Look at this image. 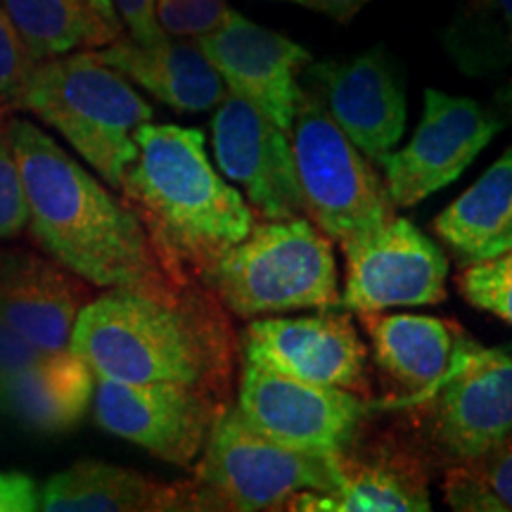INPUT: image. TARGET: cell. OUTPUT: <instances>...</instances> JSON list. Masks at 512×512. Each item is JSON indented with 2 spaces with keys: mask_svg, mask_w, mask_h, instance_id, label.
<instances>
[{
  "mask_svg": "<svg viewBox=\"0 0 512 512\" xmlns=\"http://www.w3.org/2000/svg\"><path fill=\"white\" fill-rule=\"evenodd\" d=\"M34 240L67 271L105 290L169 294L183 287L159 264L136 211L27 119L8 121ZM188 285V283H185Z\"/></svg>",
  "mask_w": 512,
  "mask_h": 512,
  "instance_id": "1",
  "label": "cell"
},
{
  "mask_svg": "<svg viewBox=\"0 0 512 512\" xmlns=\"http://www.w3.org/2000/svg\"><path fill=\"white\" fill-rule=\"evenodd\" d=\"M69 349L98 380L190 384L230 403L235 335L204 283L169 294L110 290L83 304Z\"/></svg>",
  "mask_w": 512,
  "mask_h": 512,
  "instance_id": "2",
  "label": "cell"
},
{
  "mask_svg": "<svg viewBox=\"0 0 512 512\" xmlns=\"http://www.w3.org/2000/svg\"><path fill=\"white\" fill-rule=\"evenodd\" d=\"M121 192L136 211L159 264L176 283H204L254 226L249 204L209 162L200 128L147 124Z\"/></svg>",
  "mask_w": 512,
  "mask_h": 512,
  "instance_id": "3",
  "label": "cell"
},
{
  "mask_svg": "<svg viewBox=\"0 0 512 512\" xmlns=\"http://www.w3.org/2000/svg\"><path fill=\"white\" fill-rule=\"evenodd\" d=\"M8 102L57 128L117 190L138 157V126L155 114L126 76L102 62L95 50L36 62Z\"/></svg>",
  "mask_w": 512,
  "mask_h": 512,
  "instance_id": "4",
  "label": "cell"
},
{
  "mask_svg": "<svg viewBox=\"0 0 512 512\" xmlns=\"http://www.w3.org/2000/svg\"><path fill=\"white\" fill-rule=\"evenodd\" d=\"M207 285L240 318L332 309L342 297L332 240L306 216L254 223L221 256Z\"/></svg>",
  "mask_w": 512,
  "mask_h": 512,
  "instance_id": "5",
  "label": "cell"
},
{
  "mask_svg": "<svg viewBox=\"0 0 512 512\" xmlns=\"http://www.w3.org/2000/svg\"><path fill=\"white\" fill-rule=\"evenodd\" d=\"M403 415L401 427L434 467L482 456L512 434V356L467 339L456 363L425 394L370 403Z\"/></svg>",
  "mask_w": 512,
  "mask_h": 512,
  "instance_id": "6",
  "label": "cell"
},
{
  "mask_svg": "<svg viewBox=\"0 0 512 512\" xmlns=\"http://www.w3.org/2000/svg\"><path fill=\"white\" fill-rule=\"evenodd\" d=\"M192 467L200 510H287L302 491L337 489L335 453L280 444L249 427L235 406L214 422L200 463Z\"/></svg>",
  "mask_w": 512,
  "mask_h": 512,
  "instance_id": "7",
  "label": "cell"
},
{
  "mask_svg": "<svg viewBox=\"0 0 512 512\" xmlns=\"http://www.w3.org/2000/svg\"><path fill=\"white\" fill-rule=\"evenodd\" d=\"M294 169L306 219L347 252L394 219V204L375 166L320 102L304 91L290 126Z\"/></svg>",
  "mask_w": 512,
  "mask_h": 512,
  "instance_id": "8",
  "label": "cell"
},
{
  "mask_svg": "<svg viewBox=\"0 0 512 512\" xmlns=\"http://www.w3.org/2000/svg\"><path fill=\"white\" fill-rule=\"evenodd\" d=\"M337 489L302 491L287 505L292 512H427L434 465L403 427H358L335 453Z\"/></svg>",
  "mask_w": 512,
  "mask_h": 512,
  "instance_id": "9",
  "label": "cell"
},
{
  "mask_svg": "<svg viewBox=\"0 0 512 512\" xmlns=\"http://www.w3.org/2000/svg\"><path fill=\"white\" fill-rule=\"evenodd\" d=\"M93 396L102 430L178 467H192L230 406L207 389L176 382L98 380Z\"/></svg>",
  "mask_w": 512,
  "mask_h": 512,
  "instance_id": "10",
  "label": "cell"
},
{
  "mask_svg": "<svg viewBox=\"0 0 512 512\" xmlns=\"http://www.w3.org/2000/svg\"><path fill=\"white\" fill-rule=\"evenodd\" d=\"M238 413L249 427L280 444L339 453L370 411L368 399L347 389L318 387L242 361Z\"/></svg>",
  "mask_w": 512,
  "mask_h": 512,
  "instance_id": "11",
  "label": "cell"
},
{
  "mask_svg": "<svg viewBox=\"0 0 512 512\" xmlns=\"http://www.w3.org/2000/svg\"><path fill=\"white\" fill-rule=\"evenodd\" d=\"M242 361L318 387H337L370 401L368 349L349 313L252 320L240 335Z\"/></svg>",
  "mask_w": 512,
  "mask_h": 512,
  "instance_id": "12",
  "label": "cell"
},
{
  "mask_svg": "<svg viewBox=\"0 0 512 512\" xmlns=\"http://www.w3.org/2000/svg\"><path fill=\"white\" fill-rule=\"evenodd\" d=\"M501 121L470 98L425 91V114L411 143L384 159V185L394 207H415L451 185L501 131Z\"/></svg>",
  "mask_w": 512,
  "mask_h": 512,
  "instance_id": "13",
  "label": "cell"
},
{
  "mask_svg": "<svg viewBox=\"0 0 512 512\" xmlns=\"http://www.w3.org/2000/svg\"><path fill=\"white\" fill-rule=\"evenodd\" d=\"M304 76L306 93L370 162L382 166L406 131V86L394 57L377 46L347 62L309 64Z\"/></svg>",
  "mask_w": 512,
  "mask_h": 512,
  "instance_id": "14",
  "label": "cell"
},
{
  "mask_svg": "<svg viewBox=\"0 0 512 512\" xmlns=\"http://www.w3.org/2000/svg\"><path fill=\"white\" fill-rule=\"evenodd\" d=\"M211 140L221 171L245 190L247 200L268 221L306 216L285 128L228 93L211 119Z\"/></svg>",
  "mask_w": 512,
  "mask_h": 512,
  "instance_id": "15",
  "label": "cell"
},
{
  "mask_svg": "<svg viewBox=\"0 0 512 512\" xmlns=\"http://www.w3.org/2000/svg\"><path fill=\"white\" fill-rule=\"evenodd\" d=\"M344 309L366 313L392 306H427L446 299L448 259L408 219H394L347 252Z\"/></svg>",
  "mask_w": 512,
  "mask_h": 512,
  "instance_id": "16",
  "label": "cell"
},
{
  "mask_svg": "<svg viewBox=\"0 0 512 512\" xmlns=\"http://www.w3.org/2000/svg\"><path fill=\"white\" fill-rule=\"evenodd\" d=\"M197 43L228 93L252 102L256 110L290 131L304 95L299 76L311 64L309 50L233 10L219 29L200 36Z\"/></svg>",
  "mask_w": 512,
  "mask_h": 512,
  "instance_id": "17",
  "label": "cell"
},
{
  "mask_svg": "<svg viewBox=\"0 0 512 512\" xmlns=\"http://www.w3.org/2000/svg\"><path fill=\"white\" fill-rule=\"evenodd\" d=\"M86 287L55 259L0 254V318L38 351L69 349Z\"/></svg>",
  "mask_w": 512,
  "mask_h": 512,
  "instance_id": "18",
  "label": "cell"
},
{
  "mask_svg": "<svg viewBox=\"0 0 512 512\" xmlns=\"http://www.w3.org/2000/svg\"><path fill=\"white\" fill-rule=\"evenodd\" d=\"M373 342L380 373L394 384V394L384 401L413 399L432 389L467 344L458 323L432 316H384L380 311L358 313Z\"/></svg>",
  "mask_w": 512,
  "mask_h": 512,
  "instance_id": "19",
  "label": "cell"
},
{
  "mask_svg": "<svg viewBox=\"0 0 512 512\" xmlns=\"http://www.w3.org/2000/svg\"><path fill=\"white\" fill-rule=\"evenodd\" d=\"M95 55L176 112H209L228 95L197 41L164 36L155 43H138L119 36Z\"/></svg>",
  "mask_w": 512,
  "mask_h": 512,
  "instance_id": "20",
  "label": "cell"
},
{
  "mask_svg": "<svg viewBox=\"0 0 512 512\" xmlns=\"http://www.w3.org/2000/svg\"><path fill=\"white\" fill-rule=\"evenodd\" d=\"M48 512H164L200 510L192 482L166 484L126 467L81 460L41 489Z\"/></svg>",
  "mask_w": 512,
  "mask_h": 512,
  "instance_id": "21",
  "label": "cell"
},
{
  "mask_svg": "<svg viewBox=\"0 0 512 512\" xmlns=\"http://www.w3.org/2000/svg\"><path fill=\"white\" fill-rule=\"evenodd\" d=\"M95 392L91 366L72 349L46 351L0 384V413L38 432H67Z\"/></svg>",
  "mask_w": 512,
  "mask_h": 512,
  "instance_id": "22",
  "label": "cell"
},
{
  "mask_svg": "<svg viewBox=\"0 0 512 512\" xmlns=\"http://www.w3.org/2000/svg\"><path fill=\"white\" fill-rule=\"evenodd\" d=\"M434 230L465 261L489 259L512 230V147L434 219Z\"/></svg>",
  "mask_w": 512,
  "mask_h": 512,
  "instance_id": "23",
  "label": "cell"
},
{
  "mask_svg": "<svg viewBox=\"0 0 512 512\" xmlns=\"http://www.w3.org/2000/svg\"><path fill=\"white\" fill-rule=\"evenodd\" d=\"M36 62L79 48H105L121 36L88 0H0Z\"/></svg>",
  "mask_w": 512,
  "mask_h": 512,
  "instance_id": "24",
  "label": "cell"
},
{
  "mask_svg": "<svg viewBox=\"0 0 512 512\" xmlns=\"http://www.w3.org/2000/svg\"><path fill=\"white\" fill-rule=\"evenodd\" d=\"M441 48L472 79L512 69V0H463L446 29Z\"/></svg>",
  "mask_w": 512,
  "mask_h": 512,
  "instance_id": "25",
  "label": "cell"
},
{
  "mask_svg": "<svg viewBox=\"0 0 512 512\" xmlns=\"http://www.w3.org/2000/svg\"><path fill=\"white\" fill-rule=\"evenodd\" d=\"M444 498L460 512H512V434L482 456L448 467Z\"/></svg>",
  "mask_w": 512,
  "mask_h": 512,
  "instance_id": "26",
  "label": "cell"
},
{
  "mask_svg": "<svg viewBox=\"0 0 512 512\" xmlns=\"http://www.w3.org/2000/svg\"><path fill=\"white\" fill-rule=\"evenodd\" d=\"M458 290L475 309L489 311L512 325V249L482 261H467Z\"/></svg>",
  "mask_w": 512,
  "mask_h": 512,
  "instance_id": "27",
  "label": "cell"
},
{
  "mask_svg": "<svg viewBox=\"0 0 512 512\" xmlns=\"http://www.w3.org/2000/svg\"><path fill=\"white\" fill-rule=\"evenodd\" d=\"M228 12L226 0H157V19L169 36L200 38L219 29Z\"/></svg>",
  "mask_w": 512,
  "mask_h": 512,
  "instance_id": "28",
  "label": "cell"
},
{
  "mask_svg": "<svg viewBox=\"0 0 512 512\" xmlns=\"http://www.w3.org/2000/svg\"><path fill=\"white\" fill-rule=\"evenodd\" d=\"M27 200L10 143L8 121L0 117V240L15 238L27 226Z\"/></svg>",
  "mask_w": 512,
  "mask_h": 512,
  "instance_id": "29",
  "label": "cell"
},
{
  "mask_svg": "<svg viewBox=\"0 0 512 512\" xmlns=\"http://www.w3.org/2000/svg\"><path fill=\"white\" fill-rule=\"evenodd\" d=\"M36 60L0 3V98H12L29 79Z\"/></svg>",
  "mask_w": 512,
  "mask_h": 512,
  "instance_id": "30",
  "label": "cell"
},
{
  "mask_svg": "<svg viewBox=\"0 0 512 512\" xmlns=\"http://www.w3.org/2000/svg\"><path fill=\"white\" fill-rule=\"evenodd\" d=\"M117 15L138 43H155L169 36L157 19V0H112Z\"/></svg>",
  "mask_w": 512,
  "mask_h": 512,
  "instance_id": "31",
  "label": "cell"
},
{
  "mask_svg": "<svg viewBox=\"0 0 512 512\" xmlns=\"http://www.w3.org/2000/svg\"><path fill=\"white\" fill-rule=\"evenodd\" d=\"M41 354L43 351L31 347L27 339L0 318V384L8 382L12 375L27 368L29 363H34Z\"/></svg>",
  "mask_w": 512,
  "mask_h": 512,
  "instance_id": "32",
  "label": "cell"
},
{
  "mask_svg": "<svg viewBox=\"0 0 512 512\" xmlns=\"http://www.w3.org/2000/svg\"><path fill=\"white\" fill-rule=\"evenodd\" d=\"M41 508L36 482L19 472H0V512H34Z\"/></svg>",
  "mask_w": 512,
  "mask_h": 512,
  "instance_id": "33",
  "label": "cell"
},
{
  "mask_svg": "<svg viewBox=\"0 0 512 512\" xmlns=\"http://www.w3.org/2000/svg\"><path fill=\"white\" fill-rule=\"evenodd\" d=\"M297 3L309 10L323 12V15L332 17L339 24H349L373 0H297Z\"/></svg>",
  "mask_w": 512,
  "mask_h": 512,
  "instance_id": "34",
  "label": "cell"
},
{
  "mask_svg": "<svg viewBox=\"0 0 512 512\" xmlns=\"http://www.w3.org/2000/svg\"><path fill=\"white\" fill-rule=\"evenodd\" d=\"M489 110L498 121H501L503 128L512 126V76L494 93Z\"/></svg>",
  "mask_w": 512,
  "mask_h": 512,
  "instance_id": "35",
  "label": "cell"
},
{
  "mask_svg": "<svg viewBox=\"0 0 512 512\" xmlns=\"http://www.w3.org/2000/svg\"><path fill=\"white\" fill-rule=\"evenodd\" d=\"M88 3H91L93 8L100 12V15L107 19V22H112L114 27H121V24H119V15H117V10H114L112 0H88Z\"/></svg>",
  "mask_w": 512,
  "mask_h": 512,
  "instance_id": "36",
  "label": "cell"
},
{
  "mask_svg": "<svg viewBox=\"0 0 512 512\" xmlns=\"http://www.w3.org/2000/svg\"><path fill=\"white\" fill-rule=\"evenodd\" d=\"M508 249H512V230H510L508 235H505V238H503L501 242H498V245H496L494 249H491V256H498V254L508 252ZM491 256H489V259H491Z\"/></svg>",
  "mask_w": 512,
  "mask_h": 512,
  "instance_id": "37",
  "label": "cell"
},
{
  "mask_svg": "<svg viewBox=\"0 0 512 512\" xmlns=\"http://www.w3.org/2000/svg\"><path fill=\"white\" fill-rule=\"evenodd\" d=\"M294 3H297V0H294Z\"/></svg>",
  "mask_w": 512,
  "mask_h": 512,
  "instance_id": "38",
  "label": "cell"
}]
</instances>
